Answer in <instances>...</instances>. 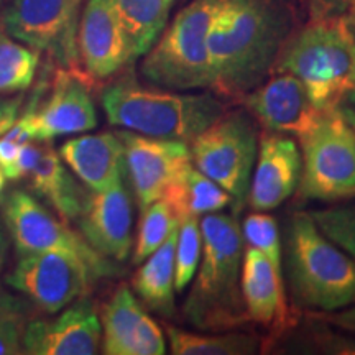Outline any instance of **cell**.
Masks as SVG:
<instances>
[{
  "label": "cell",
  "instance_id": "obj_42",
  "mask_svg": "<svg viewBox=\"0 0 355 355\" xmlns=\"http://www.w3.org/2000/svg\"><path fill=\"white\" fill-rule=\"evenodd\" d=\"M347 99H349L350 102H352V104L355 105V86H354V89H352V91H350V92H349Z\"/></svg>",
  "mask_w": 355,
  "mask_h": 355
},
{
  "label": "cell",
  "instance_id": "obj_13",
  "mask_svg": "<svg viewBox=\"0 0 355 355\" xmlns=\"http://www.w3.org/2000/svg\"><path fill=\"white\" fill-rule=\"evenodd\" d=\"M78 55L91 78L107 79L135 60L114 0H87L78 25Z\"/></svg>",
  "mask_w": 355,
  "mask_h": 355
},
{
  "label": "cell",
  "instance_id": "obj_17",
  "mask_svg": "<svg viewBox=\"0 0 355 355\" xmlns=\"http://www.w3.org/2000/svg\"><path fill=\"white\" fill-rule=\"evenodd\" d=\"M102 352L107 355H163L166 334L153 321L130 288L121 286L102 308Z\"/></svg>",
  "mask_w": 355,
  "mask_h": 355
},
{
  "label": "cell",
  "instance_id": "obj_39",
  "mask_svg": "<svg viewBox=\"0 0 355 355\" xmlns=\"http://www.w3.org/2000/svg\"><path fill=\"white\" fill-rule=\"evenodd\" d=\"M7 248H8L7 239H6V235H3L2 229H0V270H2L3 261H6V257H7Z\"/></svg>",
  "mask_w": 355,
  "mask_h": 355
},
{
  "label": "cell",
  "instance_id": "obj_19",
  "mask_svg": "<svg viewBox=\"0 0 355 355\" xmlns=\"http://www.w3.org/2000/svg\"><path fill=\"white\" fill-rule=\"evenodd\" d=\"M37 141L76 135L97 127V112L83 76L73 68L56 74L53 92L40 109H33Z\"/></svg>",
  "mask_w": 355,
  "mask_h": 355
},
{
  "label": "cell",
  "instance_id": "obj_20",
  "mask_svg": "<svg viewBox=\"0 0 355 355\" xmlns=\"http://www.w3.org/2000/svg\"><path fill=\"white\" fill-rule=\"evenodd\" d=\"M241 286L248 321L273 327L278 332L291 326L283 277L250 245L243 248Z\"/></svg>",
  "mask_w": 355,
  "mask_h": 355
},
{
  "label": "cell",
  "instance_id": "obj_36",
  "mask_svg": "<svg viewBox=\"0 0 355 355\" xmlns=\"http://www.w3.org/2000/svg\"><path fill=\"white\" fill-rule=\"evenodd\" d=\"M318 349L326 354H355V340L347 339V337H340L337 334H316Z\"/></svg>",
  "mask_w": 355,
  "mask_h": 355
},
{
  "label": "cell",
  "instance_id": "obj_37",
  "mask_svg": "<svg viewBox=\"0 0 355 355\" xmlns=\"http://www.w3.org/2000/svg\"><path fill=\"white\" fill-rule=\"evenodd\" d=\"M20 99L0 101V137H3L20 117Z\"/></svg>",
  "mask_w": 355,
  "mask_h": 355
},
{
  "label": "cell",
  "instance_id": "obj_38",
  "mask_svg": "<svg viewBox=\"0 0 355 355\" xmlns=\"http://www.w3.org/2000/svg\"><path fill=\"white\" fill-rule=\"evenodd\" d=\"M19 150V144L7 139V137H0V168H2V170H7V168L15 162Z\"/></svg>",
  "mask_w": 355,
  "mask_h": 355
},
{
  "label": "cell",
  "instance_id": "obj_18",
  "mask_svg": "<svg viewBox=\"0 0 355 355\" xmlns=\"http://www.w3.org/2000/svg\"><path fill=\"white\" fill-rule=\"evenodd\" d=\"M303 158L295 140L279 133H261L252 171L248 202L255 211L277 209L296 193Z\"/></svg>",
  "mask_w": 355,
  "mask_h": 355
},
{
  "label": "cell",
  "instance_id": "obj_32",
  "mask_svg": "<svg viewBox=\"0 0 355 355\" xmlns=\"http://www.w3.org/2000/svg\"><path fill=\"white\" fill-rule=\"evenodd\" d=\"M26 327L24 309L17 300L0 295V355L21 354V340Z\"/></svg>",
  "mask_w": 355,
  "mask_h": 355
},
{
  "label": "cell",
  "instance_id": "obj_4",
  "mask_svg": "<svg viewBox=\"0 0 355 355\" xmlns=\"http://www.w3.org/2000/svg\"><path fill=\"white\" fill-rule=\"evenodd\" d=\"M102 107L112 125L188 145L227 112L224 102L211 92L189 94L145 87L133 79H123L105 89Z\"/></svg>",
  "mask_w": 355,
  "mask_h": 355
},
{
  "label": "cell",
  "instance_id": "obj_40",
  "mask_svg": "<svg viewBox=\"0 0 355 355\" xmlns=\"http://www.w3.org/2000/svg\"><path fill=\"white\" fill-rule=\"evenodd\" d=\"M340 112H343L344 119H345V121H347L349 125L352 127L354 132H355V109H352V107H343V105H340Z\"/></svg>",
  "mask_w": 355,
  "mask_h": 355
},
{
  "label": "cell",
  "instance_id": "obj_14",
  "mask_svg": "<svg viewBox=\"0 0 355 355\" xmlns=\"http://www.w3.org/2000/svg\"><path fill=\"white\" fill-rule=\"evenodd\" d=\"M101 340V318L94 304L79 298L56 318L26 324L21 350L30 355H94Z\"/></svg>",
  "mask_w": 355,
  "mask_h": 355
},
{
  "label": "cell",
  "instance_id": "obj_10",
  "mask_svg": "<svg viewBox=\"0 0 355 355\" xmlns=\"http://www.w3.org/2000/svg\"><path fill=\"white\" fill-rule=\"evenodd\" d=\"M3 219L20 255L66 252L86 260L101 277L115 273L109 259L96 252L83 235L73 232L26 191H13L3 204Z\"/></svg>",
  "mask_w": 355,
  "mask_h": 355
},
{
  "label": "cell",
  "instance_id": "obj_24",
  "mask_svg": "<svg viewBox=\"0 0 355 355\" xmlns=\"http://www.w3.org/2000/svg\"><path fill=\"white\" fill-rule=\"evenodd\" d=\"M180 222L186 217H202L219 212L234 204V199L220 186L202 175L193 163L175 178V181L163 194Z\"/></svg>",
  "mask_w": 355,
  "mask_h": 355
},
{
  "label": "cell",
  "instance_id": "obj_7",
  "mask_svg": "<svg viewBox=\"0 0 355 355\" xmlns=\"http://www.w3.org/2000/svg\"><path fill=\"white\" fill-rule=\"evenodd\" d=\"M303 168L296 193L301 199L334 201L355 196V132L336 109L322 110L301 137Z\"/></svg>",
  "mask_w": 355,
  "mask_h": 355
},
{
  "label": "cell",
  "instance_id": "obj_29",
  "mask_svg": "<svg viewBox=\"0 0 355 355\" xmlns=\"http://www.w3.org/2000/svg\"><path fill=\"white\" fill-rule=\"evenodd\" d=\"M202 250L201 224L198 217H186L178 227L175 254V288L184 291L193 283Z\"/></svg>",
  "mask_w": 355,
  "mask_h": 355
},
{
  "label": "cell",
  "instance_id": "obj_9",
  "mask_svg": "<svg viewBox=\"0 0 355 355\" xmlns=\"http://www.w3.org/2000/svg\"><path fill=\"white\" fill-rule=\"evenodd\" d=\"M101 275L81 257L66 252L20 255L7 283L44 313L56 314L83 298Z\"/></svg>",
  "mask_w": 355,
  "mask_h": 355
},
{
  "label": "cell",
  "instance_id": "obj_22",
  "mask_svg": "<svg viewBox=\"0 0 355 355\" xmlns=\"http://www.w3.org/2000/svg\"><path fill=\"white\" fill-rule=\"evenodd\" d=\"M178 229L158 247L152 255L141 261L132 288L146 308L159 316L171 318L175 314V254Z\"/></svg>",
  "mask_w": 355,
  "mask_h": 355
},
{
  "label": "cell",
  "instance_id": "obj_30",
  "mask_svg": "<svg viewBox=\"0 0 355 355\" xmlns=\"http://www.w3.org/2000/svg\"><path fill=\"white\" fill-rule=\"evenodd\" d=\"M242 235L247 245L257 248L272 263L279 277H283V255L277 220L266 212L257 211L242 224Z\"/></svg>",
  "mask_w": 355,
  "mask_h": 355
},
{
  "label": "cell",
  "instance_id": "obj_16",
  "mask_svg": "<svg viewBox=\"0 0 355 355\" xmlns=\"http://www.w3.org/2000/svg\"><path fill=\"white\" fill-rule=\"evenodd\" d=\"M79 227L86 242L105 259L123 261L133 245V206L123 180L104 191H91Z\"/></svg>",
  "mask_w": 355,
  "mask_h": 355
},
{
  "label": "cell",
  "instance_id": "obj_33",
  "mask_svg": "<svg viewBox=\"0 0 355 355\" xmlns=\"http://www.w3.org/2000/svg\"><path fill=\"white\" fill-rule=\"evenodd\" d=\"M42 155H43V148L42 146L35 145L33 141L20 145L19 155H17L15 162H13L7 170H3L7 180L15 181V180H21V178L25 176H30V173H32L33 168L37 166L38 159L42 158Z\"/></svg>",
  "mask_w": 355,
  "mask_h": 355
},
{
  "label": "cell",
  "instance_id": "obj_25",
  "mask_svg": "<svg viewBox=\"0 0 355 355\" xmlns=\"http://www.w3.org/2000/svg\"><path fill=\"white\" fill-rule=\"evenodd\" d=\"M135 60L148 53L166 28L175 0H114Z\"/></svg>",
  "mask_w": 355,
  "mask_h": 355
},
{
  "label": "cell",
  "instance_id": "obj_6",
  "mask_svg": "<svg viewBox=\"0 0 355 355\" xmlns=\"http://www.w3.org/2000/svg\"><path fill=\"white\" fill-rule=\"evenodd\" d=\"M220 0H193L145 53L141 74L171 91L212 87L209 30Z\"/></svg>",
  "mask_w": 355,
  "mask_h": 355
},
{
  "label": "cell",
  "instance_id": "obj_41",
  "mask_svg": "<svg viewBox=\"0 0 355 355\" xmlns=\"http://www.w3.org/2000/svg\"><path fill=\"white\" fill-rule=\"evenodd\" d=\"M6 183H7V176H6V173H3L2 168H0V193H2L3 188H6Z\"/></svg>",
  "mask_w": 355,
  "mask_h": 355
},
{
  "label": "cell",
  "instance_id": "obj_34",
  "mask_svg": "<svg viewBox=\"0 0 355 355\" xmlns=\"http://www.w3.org/2000/svg\"><path fill=\"white\" fill-rule=\"evenodd\" d=\"M355 0H308L311 19L344 15L350 10Z\"/></svg>",
  "mask_w": 355,
  "mask_h": 355
},
{
  "label": "cell",
  "instance_id": "obj_8",
  "mask_svg": "<svg viewBox=\"0 0 355 355\" xmlns=\"http://www.w3.org/2000/svg\"><path fill=\"white\" fill-rule=\"evenodd\" d=\"M191 163L234 199L235 207L247 201L259 137L252 119L243 112H225L189 144Z\"/></svg>",
  "mask_w": 355,
  "mask_h": 355
},
{
  "label": "cell",
  "instance_id": "obj_2",
  "mask_svg": "<svg viewBox=\"0 0 355 355\" xmlns=\"http://www.w3.org/2000/svg\"><path fill=\"white\" fill-rule=\"evenodd\" d=\"M202 250L188 298L184 319L204 332L230 331L248 322L242 298L241 275L243 235L234 214L202 216Z\"/></svg>",
  "mask_w": 355,
  "mask_h": 355
},
{
  "label": "cell",
  "instance_id": "obj_28",
  "mask_svg": "<svg viewBox=\"0 0 355 355\" xmlns=\"http://www.w3.org/2000/svg\"><path fill=\"white\" fill-rule=\"evenodd\" d=\"M180 227V219L165 199H158L141 211V219L137 232L135 248H133V263H141L163 245L173 230Z\"/></svg>",
  "mask_w": 355,
  "mask_h": 355
},
{
  "label": "cell",
  "instance_id": "obj_26",
  "mask_svg": "<svg viewBox=\"0 0 355 355\" xmlns=\"http://www.w3.org/2000/svg\"><path fill=\"white\" fill-rule=\"evenodd\" d=\"M166 339L175 355H255L261 340L245 332H191L168 326Z\"/></svg>",
  "mask_w": 355,
  "mask_h": 355
},
{
  "label": "cell",
  "instance_id": "obj_3",
  "mask_svg": "<svg viewBox=\"0 0 355 355\" xmlns=\"http://www.w3.org/2000/svg\"><path fill=\"white\" fill-rule=\"evenodd\" d=\"M272 73L298 78L318 109L339 107L355 86V19L349 13L311 19L286 40Z\"/></svg>",
  "mask_w": 355,
  "mask_h": 355
},
{
  "label": "cell",
  "instance_id": "obj_21",
  "mask_svg": "<svg viewBox=\"0 0 355 355\" xmlns=\"http://www.w3.org/2000/svg\"><path fill=\"white\" fill-rule=\"evenodd\" d=\"M60 157L89 191H104L125 176L123 145L117 133L71 139L61 145Z\"/></svg>",
  "mask_w": 355,
  "mask_h": 355
},
{
  "label": "cell",
  "instance_id": "obj_5",
  "mask_svg": "<svg viewBox=\"0 0 355 355\" xmlns=\"http://www.w3.org/2000/svg\"><path fill=\"white\" fill-rule=\"evenodd\" d=\"M285 247L296 304L332 313L355 303V260L319 230L309 212L291 216Z\"/></svg>",
  "mask_w": 355,
  "mask_h": 355
},
{
  "label": "cell",
  "instance_id": "obj_15",
  "mask_svg": "<svg viewBox=\"0 0 355 355\" xmlns=\"http://www.w3.org/2000/svg\"><path fill=\"white\" fill-rule=\"evenodd\" d=\"M242 102L266 130L290 133L298 139L314 127L322 114L309 99L303 83L288 73H275L270 81L247 92Z\"/></svg>",
  "mask_w": 355,
  "mask_h": 355
},
{
  "label": "cell",
  "instance_id": "obj_35",
  "mask_svg": "<svg viewBox=\"0 0 355 355\" xmlns=\"http://www.w3.org/2000/svg\"><path fill=\"white\" fill-rule=\"evenodd\" d=\"M344 309V308H343ZM311 318H314L316 321L332 324V326L340 327V329L355 334V303L347 306V309L344 311H332V313H316L311 314Z\"/></svg>",
  "mask_w": 355,
  "mask_h": 355
},
{
  "label": "cell",
  "instance_id": "obj_23",
  "mask_svg": "<svg viewBox=\"0 0 355 355\" xmlns=\"http://www.w3.org/2000/svg\"><path fill=\"white\" fill-rule=\"evenodd\" d=\"M35 193L51 204L53 209L66 220L78 219L86 206L87 194L79 181L71 175L60 153L46 146L42 158L30 173Z\"/></svg>",
  "mask_w": 355,
  "mask_h": 355
},
{
  "label": "cell",
  "instance_id": "obj_27",
  "mask_svg": "<svg viewBox=\"0 0 355 355\" xmlns=\"http://www.w3.org/2000/svg\"><path fill=\"white\" fill-rule=\"evenodd\" d=\"M40 51L19 42L0 26V94H15L32 86Z\"/></svg>",
  "mask_w": 355,
  "mask_h": 355
},
{
  "label": "cell",
  "instance_id": "obj_1",
  "mask_svg": "<svg viewBox=\"0 0 355 355\" xmlns=\"http://www.w3.org/2000/svg\"><path fill=\"white\" fill-rule=\"evenodd\" d=\"M286 35V15L275 0H220L207 38L211 89L242 99L272 73Z\"/></svg>",
  "mask_w": 355,
  "mask_h": 355
},
{
  "label": "cell",
  "instance_id": "obj_12",
  "mask_svg": "<svg viewBox=\"0 0 355 355\" xmlns=\"http://www.w3.org/2000/svg\"><path fill=\"white\" fill-rule=\"evenodd\" d=\"M123 145L125 171L141 211L158 201L175 178L191 165L188 144L146 137L130 130L117 132Z\"/></svg>",
  "mask_w": 355,
  "mask_h": 355
},
{
  "label": "cell",
  "instance_id": "obj_31",
  "mask_svg": "<svg viewBox=\"0 0 355 355\" xmlns=\"http://www.w3.org/2000/svg\"><path fill=\"white\" fill-rule=\"evenodd\" d=\"M309 214L319 230L355 260V207H327Z\"/></svg>",
  "mask_w": 355,
  "mask_h": 355
},
{
  "label": "cell",
  "instance_id": "obj_11",
  "mask_svg": "<svg viewBox=\"0 0 355 355\" xmlns=\"http://www.w3.org/2000/svg\"><path fill=\"white\" fill-rule=\"evenodd\" d=\"M83 0H15L2 25L13 38L73 66L78 55L79 7Z\"/></svg>",
  "mask_w": 355,
  "mask_h": 355
},
{
  "label": "cell",
  "instance_id": "obj_43",
  "mask_svg": "<svg viewBox=\"0 0 355 355\" xmlns=\"http://www.w3.org/2000/svg\"><path fill=\"white\" fill-rule=\"evenodd\" d=\"M347 13H349V15H350V17H352V19H355V2H354V6H352V7H350V10H349Z\"/></svg>",
  "mask_w": 355,
  "mask_h": 355
}]
</instances>
